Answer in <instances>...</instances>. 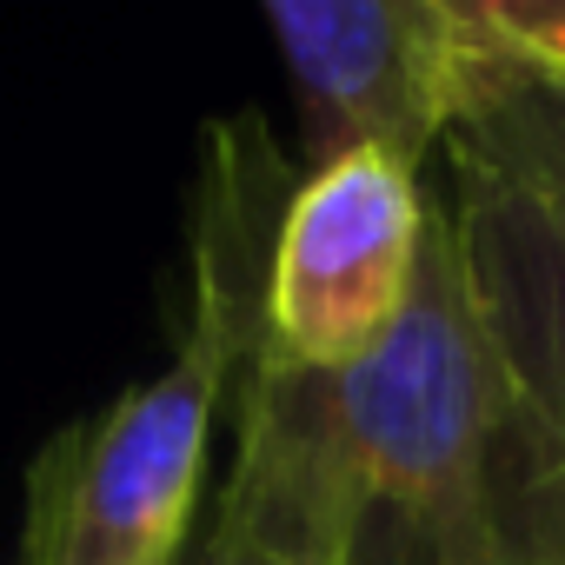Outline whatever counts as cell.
Segmentation results:
<instances>
[{
    "label": "cell",
    "instance_id": "3957f363",
    "mask_svg": "<svg viewBox=\"0 0 565 565\" xmlns=\"http://www.w3.org/2000/svg\"><path fill=\"white\" fill-rule=\"evenodd\" d=\"M300 114L294 173L347 153H399L413 167L446 160L459 81L472 41L452 0H287L266 8Z\"/></svg>",
    "mask_w": 565,
    "mask_h": 565
},
{
    "label": "cell",
    "instance_id": "277c9868",
    "mask_svg": "<svg viewBox=\"0 0 565 565\" xmlns=\"http://www.w3.org/2000/svg\"><path fill=\"white\" fill-rule=\"evenodd\" d=\"M446 200L466 287L505 386L565 452V220L466 153H446Z\"/></svg>",
    "mask_w": 565,
    "mask_h": 565
},
{
    "label": "cell",
    "instance_id": "8992f818",
    "mask_svg": "<svg viewBox=\"0 0 565 565\" xmlns=\"http://www.w3.org/2000/svg\"><path fill=\"white\" fill-rule=\"evenodd\" d=\"M180 565H347V558L273 472L226 459V479L206 492L200 532Z\"/></svg>",
    "mask_w": 565,
    "mask_h": 565
},
{
    "label": "cell",
    "instance_id": "52a82bcc",
    "mask_svg": "<svg viewBox=\"0 0 565 565\" xmlns=\"http://www.w3.org/2000/svg\"><path fill=\"white\" fill-rule=\"evenodd\" d=\"M459 21L492 54L565 81V0H459Z\"/></svg>",
    "mask_w": 565,
    "mask_h": 565
},
{
    "label": "cell",
    "instance_id": "ba28073f",
    "mask_svg": "<svg viewBox=\"0 0 565 565\" xmlns=\"http://www.w3.org/2000/svg\"><path fill=\"white\" fill-rule=\"evenodd\" d=\"M558 87H565V81H558Z\"/></svg>",
    "mask_w": 565,
    "mask_h": 565
},
{
    "label": "cell",
    "instance_id": "5b68a950",
    "mask_svg": "<svg viewBox=\"0 0 565 565\" xmlns=\"http://www.w3.org/2000/svg\"><path fill=\"white\" fill-rule=\"evenodd\" d=\"M466 41H472V28H466ZM446 153L479 160L486 173L512 180L519 193H532L545 213L565 220V87L505 61V54H492L486 41H472Z\"/></svg>",
    "mask_w": 565,
    "mask_h": 565
},
{
    "label": "cell",
    "instance_id": "7a4b0ae2",
    "mask_svg": "<svg viewBox=\"0 0 565 565\" xmlns=\"http://www.w3.org/2000/svg\"><path fill=\"white\" fill-rule=\"evenodd\" d=\"M433 193V167L380 147L300 173L266 253L259 353L300 373L360 366L413 300Z\"/></svg>",
    "mask_w": 565,
    "mask_h": 565
},
{
    "label": "cell",
    "instance_id": "6da1fadb",
    "mask_svg": "<svg viewBox=\"0 0 565 565\" xmlns=\"http://www.w3.org/2000/svg\"><path fill=\"white\" fill-rule=\"evenodd\" d=\"M294 160L239 114L206 134L186 279L193 313L160 373L134 380L100 413L61 426L28 466L21 558L14 565H180L206 512L213 419L259 340L266 253Z\"/></svg>",
    "mask_w": 565,
    "mask_h": 565
}]
</instances>
